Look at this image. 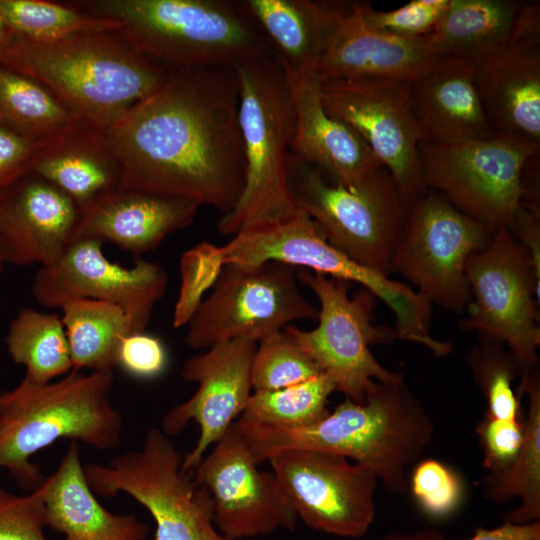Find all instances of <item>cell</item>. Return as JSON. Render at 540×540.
Masks as SVG:
<instances>
[{
	"label": "cell",
	"mask_w": 540,
	"mask_h": 540,
	"mask_svg": "<svg viewBox=\"0 0 540 540\" xmlns=\"http://www.w3.org/2000/svg\"><path fill=\"white\" fill-rule=\"evenodd\" d=\"M239 102L232 65L172 69L160 88L104 131L122 188L230 212L245 183Z\"/></svg>",
	"instance_id": "obj_1"
},
{
	"label": "cell",
	"mask_w": 540,
	"mask_h": 540,
	"mask_svg": "<svg viewBox=\"0 0 540 540\" xmlns=\"http://www.w3.org/2000/svg\"><path fill=\"white\" fill-rule=\"evenodd\" d=\"M236 429L259 465L286 451H319L369 468L384 486L403 493L408 468L433 439L434 424L405 384L376 381L363 403L347 399L314 424L281 428L238 420Z\"/></svg>",
	"instance_id": "obj_2"
},
{
	"label": "cell",
	"mask_w": 540,
	"mask_h": 540,
	"mask_svg": "<svg viewBox=\"0 0 540 540\" xmlns=\"http://www.w3.org/2000/svg\"><path fill=\"white\" fill-rule=\"evenodd\" d=\"M0 64L38 80L78 120L103 132L160 88L172 70L134 47L119 30L46 43L13 34Z\"/></svg>",
	"instance_id": "obj_3"
},
{
	"label": "cell",
	"mask_w": 540,
	"mask_h": 540,
	"mask_svg": "<svg viewBox=\"0 0 540 540\" xmlns=\"http://www.w3.org/2000/svg\"><path fill=\"white\" fill-rule=\"evenodd\" d=\"M113 371L71 370L58 381L23 379L0 393V469L22 489L34 490L44 477L31 458L60 439L111 450L122 439L123 419L109 398Z\"/></svg>",
	"instance_id": "obj_4"
},
{
	"label": "cell",
	"mask_w": 540,
	"mask_h": 540,
	"mask_svg": "<svg viewBox=\"0 0 540 540\" xmlns=\"http://www.w3.org/2000/svg\"><path fill=\"white\" fill-rule=\"evenodd\" d=\"M72 5L119 22V32L134 47L169 69L233 65L274 53L244 0H92Z\"/></svg>",
	"instance_id": "obj_5"
},
{
	"label": "cell",
	"mask_w": 540,
	"mask_h": 540,
	"mask_svg": "<svg viewBox=\"0 0 540 540\" xmlns=\"http://www.w3.org/2000/svg\"><path fill=\"white\" fill-rule=\"evenodd\" d=\"M232 66L239 81L245 183L235 207L218 222V231L230 236L298 212L287 171L295 132L287 75L274 53L243 59Z\"/></svg>",
	"instance_id": "obj_6"
},
{
	"label": "cell",
	"mask_w": 540,
	"mask_h": 540,
	"mask_svg": "<svg viewBox=\"0 0 540 540\" xmlns=\"http://www.w3.org/2000/svg\"><path fill=\"white\" fill-rule=\"evenodd\" d=\"M219 249L224 265L276 261L357 283L393 311L398 338L418 343L436 357L452 350L449 342L431 336V304L424 297L410 286L351 260L328 242L317 222L300 210L288 219L242 230Z\"/></svg>",
	"instance_id": "obj_7"
},
{
	"label": "cell",
	"mask_w": 540,
	"mask_h": 540,
	"mask_svg": "<svg viewBox=\"0 0 540 540\" xmlns=\"http://www.w3.org/2000/svg\"><path fill=\"white\" fill-rule=\"evenodd\" d=\"M287 171L296 208L318 223L333 247L371 270L392 272L410 208L383 166L360 183L344 186L289 152Z\"/></svg>",
	"instance_id": "obj_8"
},
{
	"label": "cell",
	"mask_w": 540,
	"mask_h": 540,
	"mask_svg": "<svg viewBox=\"0 0 540 540\" xmlns=\"http://www.w3.org/2000/svg\"><path fill=\"white\" fill-rule=\"evenodd\" d=\"M182 462L169 436L151 428L139 450L84 470L94 493H124L145 507L155 522L154 540H232L215 525L209 491L193 481Z\"/></svg>",
	"instance_id": "obj_9"
},
{
	"label": "cell",
	"mask_w": 540,
	"mask_h": 540,
	"mask_svg": "<svg viewBox=\"0 0 540 540\" xmlns=\"http://www.w3.org/2000/svg\"><path fill=\"white\" fill-rule=\"evenodd\" d=\"M297 276L319 300L318 325L302 330L291 324L283 330L330 378L336 391L363 403L376 381L403 378L383 367L370 351L373 344L398 338L395 329L374 326L376 297L371 292L360 287L350 296L353 283L306 269H297Z\"/></svg>",
	"instance_id": "obj_10"
},
{
	"label": "cell",
	"mask_w": 540,
	"mask_h": 540,
	"mask_svg": "<svg viewBox=\"0 0 540 540\" xmlns=\"http://www.w3.org/2000/svg\"><path fill=\"white\" fill-rule=\"evenodd\" d=\"M539 145L506 134L438 144L421 142L425 187L492 230L509 227L521 208L523 170Z\"/></svg>",
	"instance_id": "obj_11"
},
{
	"label": "cell",
	"mask_w": 540,
	"mask_h": 540,
	"mask_svg": "<svg viewBox=\"0 0 540 540\" xmlns=\"http://www.w3.org/2000/svg\"><path fill=\"white\" fill-rule=\"evenodd\" d=\"M471 300L463 331H475L482 342L503 344L522 378L538 367L539 293L530 259L508 227L496 229L489 244L466 264Z\"/></svg>",
	"instance_id": "obj_12"
},
{
	"label": "cell",
	"mask_w": 540,
	"mask_h": 540,
	"mask_svg": "<svg viewBox=\"0 0 540 540\" xmlns=\"http://www.w3.org/2000/svg\"><path fill=\"white\" fill-rule=\"evenodd\" d=\"M298 282L297 268L276 261L224 265L189 321L185 343L192 349L237 338L258 343L294 321L317 318Z\"/></svg>",
	"instance_id": "obj_13"
},
{
	"label": "cell",
	"mask_w": 540,
	"mask_h": 540,
	"mask_svg": "<svg viewBox=\"0 0 540 540\" xmlns=\"http://www.w3.org/2000/svg\"><path fill=\"white\" fill-rule=\"evenodd\" d=\"M494 230L457 209L435 191L412 205L391 267L430 304L462 314L471 300L469 257L485 248Z\"/></svg>",
	"instance_id": "obj_14"
},
{
	"label": "cell",
	"mask_w": 540,
	"mask_h": 540,
	"mask_svg": "<svg viewBox=\"0 0 540 540\" xmlns=\"http://www.w3.org/2000/svg\"><path fill=\"white\" fill-rule=\"evenodd\" d=\"M329 114L352 127L391 174L409 208L425 193L419 157L422 134L411 101V81L326 79Z\"/></svg>",
	"instance_id": "obj_15"
},
{
	"label": "cell",
	"mask_w": 540,
	"mask_h": 540,
	"mask_svg": "<svg viewBox=\"0 0 540 540\" xmlns=\"http://www.w3.org/2000/svg\"><path fill=\"white\" fill-rule=\"evenodd\" d=\"M298 519L333 536L360 538L375 518L378 479L364 465L326 452L294 450L270 458Z\"/></svg>",
	"instance_id": "obj_16"
},
{
	"label": "cell",
	"mask_w": 540,
	"mask_h": 540,
	"mask_svg": "<svg viewBox=\"0 0 540 540\" xmlns=\"http://www.w3.org/2000/svg\"><path fill=\"white\" fill-rule=\"evenodd\" d=\"M103 241L76 238L54 263L41 266L32 295L47 308H60L72 299H92L115 304L131 318L136 333L145 332L156 303L164 296L168 277L155 262L138 258L125 267L110 261Z\"/></svg>",
	"instance_id": "obj_17"
},
{
	"label": "cell",
	"mask_w": 540,
	"mask_h": 540,
	"mask_svg": "<svg viewBox=\"0 0 540 540\" xmlns=\"http://www.w3.org/2000/svg\"><path fill=\"white\" fill-rule=\"evenodd\" d=\"M191 474L209 491L215 525L228 538L295 529L298 518L275 474L258 468L235 422Z\"/></svg>",
	"instance_id": "obj_18"
},
{
	"label": "cell",
	"mask_w": 540,
	"mask_h": 540,
	"mask_svg": "<svg viewBox=\"0 0 540 540\" xmlns=\"http://www.w3.org/2000/svg\"><path fill=\"white\" fill-rule=\"evenodd\" d=\"M256 348L257 342L237 338L213 345L185 362L181 376L196 382L198 388L188 400L172 407L162 423L168 436L182 432L190 421L199 426L195 446L183 455L185 472L192 473L243 413L253 393L251 369Z\"/></svg>",
	"instance_id": "obj_19"
},
{
	"label": "cell",
	"mask_w": 540,
	"mask_h": 540,
	"mask_svg": "<svg viewBox=\"0 0 540 540\" xmlns=\"http://www.w3.org/2000/svg\"><path fill=\"white\" fill-rule=\"evenodd\" d=\"M81 216L68 195L29 172L0 194V246L6 263H54L77 238Z\"/></svg>",
	"instance_id": "obj_20"
},
{
	"label": "cell",
	"mask_w": 540,
	"mask_h": 540,
	"mask_svg": "<svg viewBox=\"0 0 540 540\" xmlns=\"http://www.w3.org/2000/svg\"><path fill=\"white\" fill-rule=\"evenodd\" d=\"M285 73L295 113L294 157L344 186L360 183L382 166L352 127L327 112L317 73Z\"/></svg>",
	"instance_id": "obj_21"
},
{
	"label": "cell",
	"mask_w": 540,
	"mask_h": 540,
	"mask_svg": "<svg viewBox=\"0 0 540 540\" xmlns=\"http://www.w3.org/2000/svg\"><path fill=\"white\" fill-rule=\"evenodd\" d=\"M439 57L430 35L418 38L394 36L369 25L357 2L336 29L316 73L326 79H394L412 81Z\"/></svg>",
	"instance_id": "obj_22"
},
{
	"label": "cell",
	"mask_w": 540,
	"mask_h": 540,
	"mask_svg": "<svg viewBox=\"0 0 540 540\" xmlns=\"http://www.w3.org/2000/svg\"><path fill=\"white\" fill-rule=\"evenodd\" d=\"M411 101L422 142L458 143L495 134L479 92L474 62L438 58L411 81Z\"/></svg>",
	"instance_id": "obj_23"
},
{
	"label": "cell",
	"mask_w": 540,
	"mask_h": 540,
	"mask_svg": "<svg viewBox=\"0 0 540 540\" xmlns=\"http://www.w3.org/2000/svg\"><path fill=\"white\" fill-rule=\"evenodd\" d=\"M199 207L186 197L120 188L82 213L77 238L109 241L139 256L189 226Z\"/></svg>",
	"instance_id": "obj_24"
},
{
	"label": "cell",
	"mask_w": 540,
	"mask_h": 540,
	"mask_svg": "<svg viewBox=\"0 0 540 540\" xmlns=\"http://www.w3.org/2000/svg\"><path fill=\"white\" fill-rule=\"evenodd\" d=\"M539 16V4L535 3L450 0L429 35L439 58L477 63L517 41L539 37Z\"/></svg>",
	"instance_id": "obj_25"
},
{
	"label": "cell",
	"mask_w": 540,
	"mask_h": 540,
	"mask_svg": "<svg viewBox=\"0 0 540 540\" xmlns=\"http://www.w3.org/2000/svg\"><path fill=\"white\" fill-rule=\"evenodd\" d=\"M540 38L517 41L475 63L476 80L495 133L540 145Z\"/></svg>",
	"instance_id": "obj_26"
},
{
	"label": "cell",
	"mask_w": 540,
	"mask_h": 540,
	"mask_svg": "<svg viewBox=\"0 0 540 540\" xmlns=\"http://www.w3.org/2000/svg\"><path fill=\"white\" fill-rule=\"evenodd\" d=\"M32 491L44 504L46 525L64 540H146L145 523L133 514L112 513L97 500L76 441H70L56 470Z\"/></svg>",
	"instance_id": "obj_27"
},
{
	"label": "cell",
	"mask_w": 540,
	"mask_h": 540,
	"mask_svg": "<svg viewBox=\"0 0 540 540\" xmlns=\"http://www.w3.org/2000/svg\"><path fill=\"white\" fill-rule=\"evenodd\" d=\"M31 172L68 195L82 213L123 183L119 160L105 133L80 120L44 145Z\"/></svg>",
	"instance_id": "obj_28"
},
{
	"label": "cell",
	"mask_w": 540,
	"mask_h": 540,
	"mask_svg": "<svg viewBox=\"0 0 540 540\" xmlns=\"http://www.w3.org/2000/svg\"><path fill=\"white\" fill-rule=\"evenodd\" d=\"M285 71L316 73L350 2L244 0Z\"/></svg>",
	"instance_id": "obj_29"
},
{
	"label": "cell",
	"mask_w": 540,
	"mask_h": 540,
	"mask_svg": "<svg viewBox=\"0 0 540 540\" xmlns=\"http://www.w3.org/2000/svg\"><path fill=\"white\" fill-rule=\"evenodd\" d=\"M518 395L528 396L523 423V442L514 461L505 469L488 474L482 481L484 496L496 503L519 498L505 522L527 524L540 521V380L536 368L522 378Z\"/></svg>",
	"instance_id": "obj_30"
},
{
	"label": "cell",
	"mask_w": 540,
	"mask_h": 540,
	"mask_svg": "<svg viewBox=\"0 0 540 540\" xmlns=\"http://www.w3.org/2000/svg\"><path fill=\"white\" fill-rule=\"evenodd\" d=\"M60 309L73 370L113 371L122 339L136 333L129 315L115 304L92 299H72Z\"/></svg>",
	"instance_id": "obj_31"
},
{
	"label": "cell",
	"mask_w": 540,
	"mask_h": 540,
	"mask_svg": "<svg viewBox=\"0 0 540 540\" xmlns=\"http://www.w3.org/2000/svg\"><path fill=\"white\" fill-rule=\"evenodd\" d=\"M7 351L16 364L25 367V379L46 384L68 374L72 367L65 328L56 313L22 309L11 322Z\"/></svg>",
	"instance_id": "obj_32"
},
{
	"label": "cell",
	"mask_w": 540,
	"mask_h": 540,
	"mask_svg": "<svg viewBox=\"0 0 540 540\" xmlns=\"http://www.w3.org/2000/svg\"><path fill=\"white\" fill-rule=\"evenodd\" d=\"M78 119L41 82L0 64V123L26 137L48 141Z\"/></svg>",
	"instance_id": "obj_33"
},
{
	"label": "cell",
	"mask_w": 540,
	"mask_h": 540,
	"mask_svg": "<svg viewBox=\"0 0 540 540\" xmlns=\"http://www.w3.org/2000/svg\"><path fill=\"white\" fill-rule=\"evenodd\" d=\"M0 14L14 35L39 43L121 28L117 21L87 14L72 4L43 0H0Z\"/></svg>",
	"instance_id": "obj_34"
},
{
	"label": "cell",
	"mask_w": 540,
	"mask_h": 540,
	"mask_svg": "<svg viewBox=\"0 0 540 540\" xmlns=\"http://www.w3.org/2000/svg\"><path fill=\"white\" fill-rule=\"evenodd\" d=\"M335 386L320 374L305 382L251 394L240 420L281 428H300L316 423L329 410L328 398Z\"/></svg>",
	"instance_id": "obj_35"
},
{
	"label": "cell",
	"mask_w": 540,
	"mask_h": 540,
	"mask_svg": "<svg viewBox=\"0 0 540 540\" xmlns=\"http://www.w3.org/2000/svg\"><path fill=\"white\" fill-rule=\"evenodd\" d=\"M320 374L318 365L283 329L257 343L251 369L253 392L286 388Z\"/></svg>",
	"instance_id": "obj_36"
},
{
	"label": "cell",
	"mask_w": 540,
	"mask_h": 540,
	"mask_svg": "<svg viewBox=\"0 0 540 540\" xmlns=\"http://www.w3.org/2000/svg\"><path fill=\"white\" fill-rule=\"evenodd\" d=\"M466 362L487 399V413L499 419L518 418L520 396L513 382L521 373L509 350L500 343L482 342L471 349Z\"/></svg>",
	"instance_id": "obj_37"
},
{
	"label": "cell",
	"mask_w": 540,
	"mask_h": 540,
	"mask_svg": "<svg viewBox=\"0 0 540 540\" xmlns=\"http://www.w3.org/2000/svg\"><path fill=\"white\" fill-rule=\"evenodd\" d=\"M223 267L219 246L203 242L184 252L180 260L181 286L173 315L174 327L189 323Z\"/></svg>",
	"instance_id": "obj_38"
},
{
	"label": "cell",
	"mask_w": 540,
	"mask_h": 540,
	"mask_svg": "<svg viewBox=\"0 0 540 540\" xmlns=\"http://www.w3.org/2000/svg\"><path fill=\"white\" fill-rule=\"evenodd\" d=\"M421 509L433 517H446L461 504L464 488L460 477L436 459L417 462L409 480Z\"/></svg>",
	"instance_id": "obj_39"
},
{
	"label": "cell",
	"mask_w": 540,
	"mask_h": 540,
	"mask_svg": "<svg viewBox=\"0 0 540 540\" xmlns=\"http://www.w3.org/2000/svg\"><path fill=\"white\" fill-rule=\"evenodd\" d=\"M450 0H411L403 6L378 11L369 4L357 2L362 18L371 26L402 38H418L432 33Z\"/></svg>",
	"instance_id": "obj_40"
},
{
	"label": "cell",
	"mask_w": 540,
	"mask_h": 540,
	"mask_svg": "<svg viewBox=\"0 0 540 540\" xmlns=\"http://www.w3.org/2000/svg\"><path fill=\"white\" fill-rule=\"evenodd\" d=\"M46 511L35 491L16 495L0 488V540H48Z\"/></svg>",
	"instance_id": "obj_41"
},
{
	"label": "cell",
	"mask_w": 540,
	"mask_h": 540,
	"mask_svg": "<svg viewBox=\"0 0 540 540\" xmlns=\"http://www.w3.org/2000/svg\"><path fill=\"white\" fill-rule=\"evenodd\" d=\"M477 434L484 450L483 466L490 473L507 468L518 455L523 442V423L518 419H499L486 413Z\"/></svg>",
	"instance_id": "obj_42"
},
{
	"label": "cell",
	"mask_w": 540,
	"mask_h": 540,
	"mask_svg": "<svg viewBox=\"0 0 540 540\" xmlns=\"http://www.w3.org/2000/svg\"><path fill=\"white\" fill-rule=\"evenodd\" d=\"M167 352L162 341L145 332L124 337L117 353V367L138 379L159 376L167 365Z\"/></svg>",
	"instance_id": "obj_43"
},
{
	"label": "cell",
	"mask_w": 540,
	"mask_h": 540,
	"mask_svg": "<svg viewBox=\"0 0 540 540\" xmlns=\"http://www.w3.org/2000/svg\"><path fill=\"white\" fill-rule=\"evenodd\" d=\"M48 141L26 137L0 123V194L31 172Z\"/></svg>",
	"instance_id": "obj_44"
},
{
	"label": "cell",
	"mask_w": 540,
	"mask_h": 540,
	"mask_svg": "<svg viewBox=\"0 0 540 540\" xmlns=\"http://www.w3.org/2000/svg\"><path fill=\"white\" fill-rule=\"evenodd\" d=\"M380 540H445V538L440 532L425 528L412 533L393 531ZM466 540H540V521L527 524L505 522L492 529H478Z\"/></svg>",
	"instance_id": "obj_45"
},
{
	"label": "cell",
	"mask_w": 540,
	"mask_h": 540,
	"mask_svg": "<svg viewBox=\"0 0 540 540\" xmlns=\"http://www.w3.org/2000/svg\"><path fill=\"white\" fill-rule=\"evenodd\" d=\"M525 249L537 282L540 283V225L535 208L522 205L508 227Z\"/></svg>",
	"instance_id": "obj_46"
},
{
	"label": "cell",
	"mask_w": 540,
	"mask_h": 540,
	"mask_svg": "<svg viewBox=\"0 0 540 540\" xmlns=\"http://www.w3.org/2000/svg\"><path fill=\"white\" fill-rule=\"evenodd\" d=\"M13 36L12 31L0 14V53L7 46Z\"/></svg>",
	"instance_id": "obj_47"
},
{
	"label": "cell",
	"mask_w": 540,
	"mask_h": 540,
	"mask_svg": "<svg viewBox=\"0 0 540 540\" xmlns=\"http://www.w3.org/2000/svg\"><path fill=\"white\" fill-rule=\"evenodd\" d=\"M6 263L5 261V258H4V254H3V251H2V248L0 246V272L2 270V267H3V264Z\"/></svg>",
	"instance_id": "obj_48"
}]
</instances>
